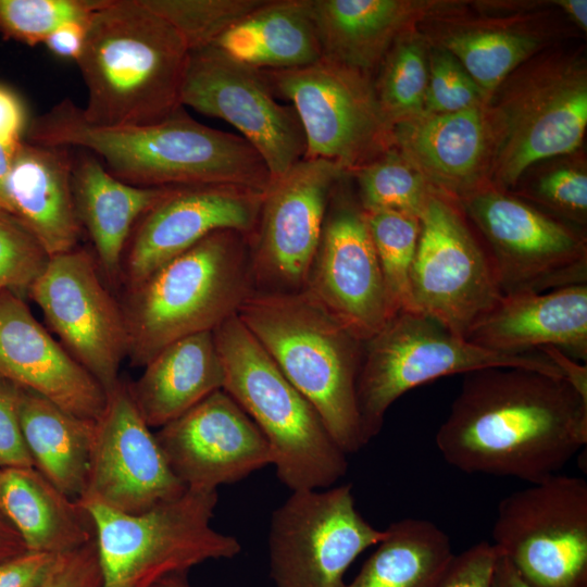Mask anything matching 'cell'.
I'll return each instance as SVG.
<instances>
[{
	"instance_id": "6da1fadb",
	"label": "cell",
	"mask_w": 587,
	"mask_h": 587,
	"mask_svg": "<svg viewBox=\"0 0 587 587\" xmlns=\"http://www.w3.org/2000/svg\"><path fill=\"white\" fill-rule=\"evenodd\" d=\"M435 440L461 472L538 483L587 445V397L564 377L475 370L465 374Z\"/></svg>"
},
{
	"instance_id": "7a4b0ae2",
	"label": "cell",
	"mask_w": 587,
	"mask_h": 587,
	"mask_svg": "<svg viewBox=\"0 0 587 587\" xmlns=\"http://www.w3.org/2000/svg\"><path fill=\"white\" fill-rule=\"evenodd\" d=\"M27 140L89 151L117 179L138 187L220 184L264 191L271 182L245 138L208 127L183 108L150 125L103 127L88 123L82 108L64 99L30 123Z\"/></svg>"
},
{
	"instance_id": "3957f363",
	"label": "cell",
	"mask_w": 587,
	"mask_h": 587,
	"mask_svg": "<svg viewBox=\"0 0 587 587\" xmlns=\"http://www.w3.org/2000/svg\"><path fill=\"white\" fill-rule=\"evenodd\" d=\"M189 48L142 0H107L88 21L76 63L87 88L84 118L96 126H142L183 108Z\"/></svg>"
},
{
	"instance_id": "277c9868",
	"label": "cell",
	"mask_w": 587,
	"mask_h": 587,
	"mask_svg": "<svg viewBox=\"0 0 587 587\" xmlns=\"http://www.w3.org/2000/svg\"><path fill=\"white\" fill-rule=\"evenodd\" d=\"M238 319L348 453L365 446L357 403L363 342L305 290L253 291Z\"/></svg>"
},
{
	"instance_id": "5b68a950",
	"label": "cell",
	"mask_w": 587,
	"mask_h": 587,
	"mask_svg": "<svg viewBox=\"0 0 587 587\" xmlns=\"http://www.w3.org/2000/svg\"><path fill=\"white\" fill-rule=\"evenodd\" d=\"M253 291L249 236L233 229L208 235L126 288L127 358L145 366L170 344L213 332Z\"/></svg>"
},
{
	"instance_id": "8992f818",
	"label": "cell",
	"mask_w": 587,
	"mask_h": 587,
	"mask_svg": "<svg viewBox=\"0 0 587 587\" xmlns=\"http://www.w3.org/2000/svg\"><path fill=\"white\" fill-rule=\"evenodd\" d=\"M212 333L224 373L223 389L266 438L280 482L291 491L334 486L348 470L347 454L314 407L237 314Z\"/></svg>"
},
{
	"instance_id": "52a82bcc",
	"label": "cell",
	"mask_w": 587,
	"mask_h": 587,
	"mask_svg": "<svg viewBox=\"0 0 587 587\" xmlns=\"http://www.w3.org/2000/svg\"><path fill=\"white\" fill-rule=\"evenodd\" d=\"M79 503L95 526L101 587H150L166 574L188 572L207 560L230 559L241 549L235 537L211 526L216 490L187 488L178 498L138 514L92 501Z\"/></svg>"
},
{
	"instance_id": "ba28073f",
	"label": "cell",
	"mask_w": 587,
	"mask_h": 587,
	"mask_svg": "<svg viewBox=\"0 0 587 587\" xmlns=\"http://www.w3.org/2000/svg\"><path fill=\"white\" fill-rule=\"evenodd\" d=\"M486 367H521L564 377L540 351H490L420 312H397L363 341L357 403L365 445L380 432L390 405L407 391L447 375Z\"/></svg>"
},
{
	"instance_id": "9c48e42d",
	"label": "cell",
	"mask_w": 587,
	"mask_h": 587,
	"mask_svg": "<svg viewBox=\"0 0 587 587\" xmlns=\"http://www.w3.org/2000/svg\"><path fill=\"white\" fill-rule=\"evenodd\" d=\"M487 114L489 185L507 191L536 162L580 146L587 127L586 64L573 58L537 64L510 84Z\"/></svg>"
},
{
	"instance_id": "30bf717a",
	"label": "cell",
	"mask_w": 587,
	"mask_h": 587,
	"mask_svg": "<svg viewBox=\"0 0 587 587\" xmlns=\"http://www.w3.org/2000/svg\"><path fill=\"white\" fill-rule=\"evenodd\" d=\"M458 202L489 253L503 296L587 284L580 229L492 185Z\"/></svg>"
},
{
	"instance_id": "8fae6325",
	"label": "cell",
	"mask_w": 587,
	"mask_h": 587,
	"mask_svg": "<svg viewBox=\"0 0 587 587\" xmlns=\"http://www.w3.org/2000/svg\"><path fill=\"white\" fill-rule=\"evenodd\" d=\"M275 96L291 102L305 137L303 159H322L348 174L392 147V125L370 74L322 57L287 71H262Z\"/></svg>"
},
{
	"instance_id": "7c38bea8",
	"label": "cell",
	"mask_w": 587,
	"mask_h": 587,
	"mask_svg": "<svg viewBox=\"0 0 587 587\" xmlns=\"http://www.w3.org/2000/svg\"><path fill=\"white\" fill-rule=\"evenodd\" d=\"M420 222L412 309L465 338L503 297L494 264L457 199L434 189Z\"/></svg>"
},
{
	"instance_id": "4fadbf2b",
	"label": "cell",
	"mask_w": 587,
	"mask_h": 587,
	"mask_svg": "<svg viewBox=\"0 0 587 587\" xmlns=\"http://www.w3.org/2000/svg\"><path fill=\"white\" fill-rule=\"evenodd\" d=\"M494 546L533 587H587V482L555 474L504 497Z\"/></svg>"
},
{
	"instance_id": "5bb4252c",
	"label": "cell",
	"mask_w": 587,
	"mask_h": 587,
	"mask_svg": "<svg viewBox=\"0 0 587 587\" xmlns=\"http://www.w3.org/2000/svg\"><path fill=\"white\" fill-rule=\"evenodd\" d=\"M385 536L359 513L350 484L292 491L272 516L271 577L275 587H345L351 563Z\"/></svg>"
},
{
	"instance_id": "9a60e30c",
	"label": "cell",
	"mask_w": 587,
	"mask_h": 587,
	"mask_svg": "<svg viewBox=\"0 0 587 587\" xmlns=\"http://www.w3.org/2000/svg\"><path fill=\"white\" fill-rule=\"evenodd\" d=\"M346 175L332 161L302 159L271 179L249 237L254 291L305 289L332 192Z\"/></svg>"
},
{
	"instance_id": "2e32d148",
	"label": "cell",
	"mask_w": 587,
	"mask_h": 587,
	"mask_svg": "<svg viewBox=\"0 0 587 587\" xmlns=\"http://www.w3.org/2000/svg\"><path fill=\"white\" fill-rule=\"evenodd\" d=\"M180 103L237 128L263 159L271 179L304 158L305 137L295 108L276 100L262 71L215 46L189 51Z\"/></svg>"
},
{
	"instance_id": "e0dca14e",
	"label": "cell",
	"mask_w": 587,
	"mask_h": 587,
	"mask_svg": "<svg viewBox=\"0 0 587 587\" xmlns=\"http://www.w3.org/2000/svg\"><path fill=\"white\" fill-rule=\"evenodd\" d=\"M27 297L105 392L120 382V367L128 354L126 322L90 252L77 247L50 257Z\"/></svg>"
},
{
	"instance_id": "ac0fdd59",
	"label": "cell",
	"mask_w": 587,
	"mask_h": 587,
	"mask_svg": "<svg viewBox=\"0 0 587 587\" xmlns=\"http://www.w3.org/2000/svg\"><path fill=\"white\" fill-rule=\"evenodd\" d=\"M344 178L332 192L304 290L363 342L394 312L365 212L342 189Z\"/></svg>"
},
{
	"instance_id": "d6986e66",
	"label": "cell",
	"mask_w": 587,
	"mask_h": 587,
	"mask_svg": "<svg viewBox=\"0 0 587 587\" xmlns=\"http://www.w3.org/2000/svg\"><path fill=\"white\" fill-rule=\"evenodd\" d=\"M186 489L141 417L128 383L120 379L107 391L104 409L95 421L87 483L78 500L138 514Z\"/></svg>"
},
{
	"instance_id": "ffe728a7",
	"label": "cell",
	"mask_w": 587,
	"mask_h": 587,
	"mask_svg": "<svg viewBox=\"0 0 587 587\" xmlns=\"http://www.w3.org/2000/svg\"><path fill=\"white\" fill-rule=\"evenodd\" d=\"M262 197L261 190L235 185L170 187L136 223L120 279L130 288L217 230L233 229L250 237Z\"/></svg>"
},
{
	"instance_id": "44dd1931",
	"label": "cell",
	"mask_w": 587,
	"mask_h": 587,
	"mask_svg": "<svg viewBox=\"0 0 587 587\" xmlns=\"http://www.w3.org/2000/svg\"><path fill=\"white\" fill-rule=\"evenodd\" d=\"M154 435L171 470L189 489L216 490L273 463L266 438L224 389Z\"/></svg>"
},
{
	"instance_id": "7402d4cb",
	"label": "cell",
	"mask_w": 587,
	"mask_h": 587,
	"mask_svg": "<svg viewBox=\"0 0 587 587\" xmlns=\"http://www.w3.org/2000/svg\"><path fill=\"white\" fill-rule=\"evenodd\" d=\"M0 375L82 419L105 405L103 387L10 290L0 292Z\"/></svg>"
},
{
	"instance_id": "603a6c76",
	"label": "cell",
	"mask_w": 587,
	"mask_h": 587,
	"mask_svg": "<svg viewBox=\"0 0 587 587\" xmlns=\"http://www.w3.org/2000/svg\"><path fill=\"white\" fill-rule=\"evenodd\" d=\"M392 147L435 190L459 200L486 185L491 159L487 107L427 113L392 126Z\"/></svg>"
},
{
	"instance_id": "cb8c5ba5",
	"label": "cell",
	"mask_w": 587,
	"mask_h": 587,
	"mask_svg": "<svg viewBox=\"0 0 587 587\" xmlns=\"http://www.w3.org/2000/svg\"><path fill=\"white\" fill-rule=\"evenodd\" d=\"M480 348L524 354L552 346L587 361V284L505 295L466 334Z\"/></svg>"
},
{
	"instance_id": "d4e9b609",
	"label": "cell",
	"mask_w": 587,
	"mask_h": 587,
	"mask_svg": "<svg viewBox=\"0 0 587 587\" xmlns=\"http://www.w3.org/2000/svg\"><path fill=\"white\" fill-rule=\"evenodd\" d=\"M68 147L22 140L7 180L10 212L50 257L77 248L83 228L72 190Z\"/></svg>"
},
{
	"instance_id": "484cf974",
	"label": "cell",
	"mask_w": 587,
	"mask_h": 587,
	"mask_svg": "<svg viewBox=\"0 0 587 587\" xmlns=\"http://www.w3.org/2000/svg\"><path fill=\"white\" fill-rule=\"evenodd\" d=\"M446 5L411 0H309L322 57L370 75L413 23Z\"/></svg>"
},
{
	"instance_id": "4316f807",
	"label": "cell",
	"mask_w": 587,
	"mask_h": 587,
	"mask_svg": "<svg viewBox=\"0 0 587 587\" xmlns=\"http://www.w3.org/2000/svg\"><path fill=\"white\" fill-rule=\"evenodd\" d=\"M168 188L126 184L86 150L73 157L72 190L77 217L107 279H120L125 248L136 223Z\"/></svg>"
},
{
	"instance_id": "83f0119b",
	"label": "cell",
	"mask_w": 587,
	"mask_h": 587,
	"mask_svg": "<svg viewBox=\"0 0 587 587\" xmlns=\"http://www.w3.org/2000/svg\"><path fill=\"white\" fill-rule=\"evenodd\" d=\"M143 367L139 378L128 386L150 428L164 426L223 389L224 373L212 332L170 344Z\"/></svg>"
},
{
	"instance_id": "f1b7e54d",
	"label": "cell",
	"mask_w": 587,
	"mask_h": 587,
	"mask_svg": "<svg viewBox=\"0 0 587 587\" xmlns=\"http://www.w3.org/2000/svg\"><path fill=\"white\" fill-rule=\"evenodd\" d=\"M0 510L28 551L62 555L96 539L85 507L35 467L1 470Z\"/></svg>"
},
{
	"instance_id": "f546056e",
	"label": "cell",
	"mask_w": 587,
	"mask_h": 587,
	"mask_svg": "<svg viewBox=\"0 0 587 587\" xmlns=\"http://www.w3.org/2000/svg\"><path fill=\"white\" fill-rule=\"evenodd\" d=\"M212 46L259 71L295 70L322 58L309 0H265Z\"/></svg>"
},
{
	"instance_id": "4dcf8cb0",
	"label": "cell",
	"mask_w": 587,
	"mask_h": 587,
	"mask_svg": "<svg viewBox=\"0 0 587 587\" xmlns=\"http://www.w3.org/2000/svg\"><path fill=\"white\" fill-rule=\"evenodd\" d=\"M18 413L34 467L67 497L78 500L87 483L95 421L73 415L23 387Z\"/></svg>"
},
{
	"instance_id": "1f68e13d",
	"label": "cell",
	"mask_w": 587,
	"mask_h": 587,
	"mask_svg": "<svg viewBox=\"0 0 587 587\" xmlns=\"http://www.w3.org/2000/svg\"><path fill=\"white\" fill-rule=\"evenodd\" d=\"M376 546L345 587H440L455 555L450 537L424 519L391 523Z\"/></svg>"
},
{
	"instance_id": "d6a6232c",
	"label": "cell",
	"mask_w": 587,
	"mask_h": 587,
	"mask_svg": "<svg viewBox=\"0 0 587 587\" xmlns=\"http://www.w3.org/2000/svg\"><path fill=\"white\" fill-rule=\"evenodd\" d=\"M540 43L539 36L504 25L461 26L441 39V48L457 58L487 101Z\"/></svg>"
},
{
	"instance_id": "836d02e7",
	"label": "cell",
	"mask_w": 587,
	"mask_h": 587,
	"mask_svg": "<svg viewBox=\"0 0 587 587\" xmlns=\"http://www.w3.org/2000/svg\"><path fill=\"white\" fill-rule=\"evenodd\" d=\"M374 83L380 108L394 126L424 112L428 85V52L424 41L410 30L390 47Z\"/></svg>"
},
{
	"instance_id": "e575fe53",
	"label": "cell",
	"mask_w": 587,
	"mask_h": 587,
	"mask_svg": "<svg viewBox=\"0 0 587 587\" xmlns=\"http://www.w3.org/2000/svg\"><path fill=\"white\" fill-rule=\"evenodd\" d=\"M364 211H396L420 217L434 190L422 173L394 147L353 171Z\"/></svg>"
},
{
	"instance_id": "d590c367",
	"label": "cell",
	"mask_w": 587,
	"mask_h": 587,
	"mask_svg": "<svg viewBox=\"0 0 587 587\" xmlns=\"http://www.w3.org/2000/svg\"><path fill=\"white\" fill-rule=\"evenodd\" d=\"M364 212L392 312L413 311L410 278L420 217L396 211Z\"/></svg>"
},
{
	"instance_id": "8d00e7d4",
	"label": "cell",
	"mask_w": 587,
	"mask_h": 587,
	"mask_svg": "<svg viewBox=\"0 0 587 587\" xmlns=\"http://www.w3.org/2000/svg\"><path fill=\"white\" fill-rule=\"evenodd\" d=\"M167 21L190 50L212 46L265 0H142Z\"/></svg>"
},
{
	"instance_id": "74e56055",
	"label": "cell",
	"mask_w": 587,
	"mask_h": 587,
	"mask_svg": "<svg viewBox=\"0 0 587 587\" xmlns=\"http://www.w3.org/2000/svg\"><path fill=\"white\" fill-rule=\"evenodd\" d=\"M107 0H0V33L28 46L43 43L59 26L87 23Z\"/></svg>"
},
{
	"instance_id": "f35d334b",
	"label": "cell",
	"mask_w": 587,
	"mask_h": 587,
	"mask_svg": "<svg viewBox=\"0 0 587 587\" xmlns=\"http://www.w3.org/2000/svg\"><path fill=\"white\" fill-rule=\"evenodd\" d=\"M50 255L30 229L13 213L0 209V292L24 298Z\"/></svg>"
},
{
	"instance_id": "ab89813d",
	"label": "cell",
	"mask_w": 587,
	"mask_h": 587,
	"mask_svg": "<svg viewBox=\"0 0 587 587\" xmlns=\"http://www.w3.org/2000/svg\"><path fill=\"white\" fill-rule=\"evenodd\" d=\"M486 102L484 92L455 57L441 47L429 51L424 112L452 113Z\"/></svg>"
},
{
	"instance_id": "60d3db41",
	"label": "cell",
	"mask_w": 587,
	"mask_h": 587,
	"mask_svg": "<svg viewBox=\"0 0 587 587\" xmlns=\"http://www.w3.org/2000/svg\"><path fill=\"white\" fill-rule=\"evenodd\" d=\"M533 201L557 216L583 226L587 217V175L577 167H559L541 175L526 190Z\"/></svg>"
},
{
	"instance_id": "b9f144b4",
	"label": "cell",
	"mask_w": 587,
	"mask_h": 587,
	"mask_svg": "<svg viewBox=\"0 0 587 587\" xmlns=\"http://www.w3.org/2000/svg\"><path fill=\"white\" fill-rule=\"evenodd\" d=\"M21 386L0 375V469L34 467L18 413Z\"/></svg>"
},
{
	"instance_id": "7bdbcfd3",
	"label": "cell",
	"mask_w": 587,
	"mask_h": 587,
	"mask_svg": "<svg viewBox=\"0 0 587 587\" xmlns=\"http://www.w3.org/2000/svg\"><path fill=\"white\" fill-rule=\"evenodd\" d=\"M102 574L96 539L60 555L40 587H101Z\"/></svg>"
},
{
	"instance_id": "ee69618b",
	"label": "cell",
	"mask_w": 587,
	"mask_h": 587,
	"mask_svg": "<svg viewBox=\"0 0 587 587\" xmlns=\"http://www.w3.org/2000/svg\"><path fill=\"white\" fill-rule=\"evenodd\" d=\"M498 550L488 541L477 542L454 559L440 587H490Z\"/></svg>"
},
{
	"instance_id": "f6af8a7d",
	"label": "cell",
	"mask_w": 587,
	"mask_h": 587,
	"mask_svg": "<svg viewBox=\"0 0 587 587\" xmlns=\"http://www.w3.org/2000/svg\"><path fill=\"white\" fill-rule=\"evenodd\" d=\"M60 555L26 551L0 564V587H40Z\"/></svg>"
},
{
	"instance_id": "bcb514c9",
	"label": "cell",
	"mask_w": 587,
	"mask_h": 587,
	"mask_svg": "<svg viewBox=\"0 0 587 587\" xmlns=\"http://www.w3.org/2000/svg\"><path fill=\"white\" fill-rule=\"evenodd\" d=\"M25 122V110L21 100L0 86V142L17 146L23 140Z\"/></svg>"
},
{
	"instance_id": "7dc6e473",
	"label": "cell",
	"mask_w": 587,
	"mask_h": 587,
	"mask_svg": "<svg viewBox=\"0 0 587 587\" xmlns=\"http://www.w3.org/2000/svg\"><path fill=\"white\" fill-rule=\"evenodd\" d=\"M87 24L88 22L64 23L53 30L43 43L55 57L77 61L84 48Z\"/></svg>"
},
{
	"instance_id": "c3c4849f",
	"label": "cell",
	"mask_w": 587,
	"mask_h": 587,
	"mask_svg": "<svg viewBox=\"0 0 587 587\" xmlns=\"http://www.w3.org/2000/svg\"><path fill=\"white\" fill-rule=\"evenodd\" d=\"M538 351L552 361L561 371L565 379H567L583 396L587 397L586 363H579L577 360L569 357L552 346L541 347Z\"/></svg>"
},
{
	"instance_id": "681fc988",
	"label": "cell",
	"mask_w": 587,
	"mask_h": 587,
	"mask_svg": "<svg viewBox=\"0 0 587 587\" xmlns=\"http://www.w3.org/2000/svg\"><path fill=\"white\" fill-rule=\"evenodd\" d=\"M26 551L21 536L0 510V564Z\"/></svg>"
},
{
	"instance_id": "f907efd6",
	"label": "cell",
	"mask_w": 587,
	"mask_h": 587,
	"mask_svg": "<svg viewBox=\"0 0 587 587\" xmlns=\"http://www.w3.org/2000/svg\"><path fill=\"white\" fill-rule=\"evenodd\" d=\"M490 587H533L515 571L509 560L498 552Z\"/></svg>"
},
{
	"instance_id": "816d5d0a",
	"label": "cell",
	"mask_w": 587,
	"mask_h": 587,
	"mask_svg": "<svg viewBox=\"0 0 587 587\" xmlns=\"http://www.w3.org/2000/svg\"><path fill=\"white\" fill-rule=\"evenodd\" d=\"M18 145L9 146L0 142V209L7 210L9 212L10 207L7 195V180Z\"/></svg>"
},
{
	"instance_id": "f5cc1de1",
	"label": "cell",
	"mask_w": 587,
	"mask_h": 587,
	"mask_svg": "<svg viewBox=\"0 0 587 587\" xmlns=\"http://www.w3.org/2000/svg\"><path fill=\"white\" fill-rule=\"evenodd\" d=\"M554 3L574 22L582 30L587 29V1L586 0H558Z\"/></svg>"
},
{
	"instance_id": "db71d44e",
	"label": "cell",
	"mask_w": 587,
	"mask_h": 587,
	"mask_svg": "<svg viewBox=\"0 0 587 587\" xmlns=\"http://www.w3.org/2000/svg\"><path fill=\"white\" fill-rule=\"evenodd\" d=\"M150 587H191L187 572H173L155 580Z\"/></svg>"
},
{
	"instance_id": "11a10c76",
	"label": "cell",
	"mask_w": 587,
	"mask_h": 587,
	"mask_svg": "<svg viewBox=\"0 0 587 587\" xmlns=\"http://www.w3.org/2000/svg\"><path fill=\"white\" fill-rule=\"evenodd\" d=\"M0 474H1V469H0Z\"/></svg>"
}]
</instances>
